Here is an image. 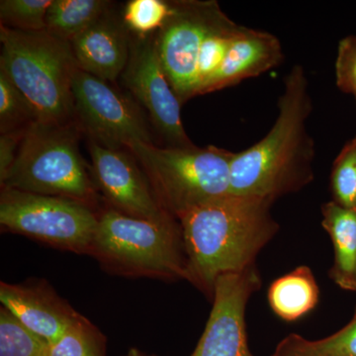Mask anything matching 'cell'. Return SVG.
<instances>
[{
  "label": "cell",
  "mask_w": 356,
  "mask_h": 356,
  "mask_svg": "<svg viewBox=\"0 0 356 356\" xmlns=\"http://www.w3.org/2000/svg\"><path fill=\"white\" fill-rule=\"evenodd\" d=\"M81 134L74 121H35L26 130L1 188L72 199L95 210L97 188L79 152Z\"/></svg>",
  "instance_id": "cell-5"
},
{
  "label": "cell",
  "mask_w": 356,
  "mask_h": 356,
  "mask_svg": "<svg viewBox=\"0 0 356 356\" xmlns=\"http://www.w3.org/2000/svg\"><path fill=\"white\" fill-rule=\"evenodd\" d=\"M273 356H356V309L350 322L332 336L309 341L290 334L280 341Z\"/></svg>",
  "instance_id": "cell-19"
},
{
  "label": "cell",
  "mask_w": 356,
  "mask_h": 356,
  "mask_svg": "<svg viewBox=\"0 0 356 356\" xmlns=\"http://www.w3.org/2000/svg\"><path fill=\"white\" fill-rule=\"evenodd\" d=\"M72 95L74 122L89 140L109 149H126L135 140L154 144L146 114L130 93L79 69Z\"/></svg>",
  "instance_id": "cell-8"
},
{
  "label": "cell",
  "mask_w": 356,
  "mask_h": 356,
  "mask_svg": "<svg viewBox=\"0 0 356 356\" xmlns=\"http://www.w3.org/2000/svg\"><path fill=\"white\" fill-rule=\"evenodd\" d=\"M154 35L132 34L128 64L122 83L147 113L168 147L191 146L181 120V102L170 86L159 60Z\"/></svg>",
  "instance_id": "cell-10"
},
{
  "label": "cell",
  "mask_w": 356,
  "mask_h": 356,
  "mask_svg": "<svg viewBox=\"0 0 356 356\" xmlns=\"http://www.w3.org/2000/svg\"><path fill=\"white\" fill-rule=\"evenodd\" d=\"M312 110L305 70L295 65L285 76L273 128L232 159L229 194L273 203L313 181L316 147L307 128Z\"/></svg>",
  "instance_id": "cell-1"
},
{
  "label": "cell",
  "mask_w": 356,
  "mask_h": 356,
  "mask_svg": "<svg viewBox=\"0 0 356 356\" xmlns=\"http://www.w3.org/2000/svg\"><path fill=\"white\" fill-rule=\"evenodd\" d=\"M132 33L114 6L72 42L79 70L113 83L130 56Z\"/></svg>",
  "instance_id": "cell-14"
},
{
  "label": "cell",
  "mask_w": 356,
  "mask_h": 356,
  "mask_svg": "<svg viewBox=\"0 0 356 356\" xmlns=\"http://www.w3.org/2000/svg\"><path fill=\"white\" fill-rule=\"evenodd\" d=\"M243 28V26L236 24L224 13L210 28L199 55L197 96L201 95L205 84L221 67L227 53Z\"/></svg>",
  "instance_id": "cell-20"
},
{
  "label": "cell",
  "mask_w": 356,
  "mask_h": 356,
  "mask_svg": "<svg viewBox=\"0 0 356 356\" xmlns=\"http://www.w3.org/2000/svg\"><path fill=\"white\" fill-rule=\"evenodd\" d=\"M332 201L356 211V136L337 154L330 175Z\"/></svg>",
  "instance_id": "cell-23"
},
{
  "label": "cell",
  "mask_w": 356,
  "mask_h": 356,
  "mask_svg": "<svg viewBox=\"0 0 356 356\" xmlns=\"http://www.w3.org/2000/svg\"><path fill=\"white\" fill-rule=\"evenodd\" d=\"M336 83L344 93L356 96V35L346 37L337 47Z\"/></svg>",
  "instance_id": "cell-27"
},
{
  "label": "cell",
  "mask_w": 356,
  "mask_h": 356,
  "mask_svg": "<svg viewBox=\"0 0 356 356\" xmlns=\"http://www.w3.org/2000/svg\"><path fill=\"white\" fill-rule=\"evenodd\" d=\"M273 204L229 194L178 218L186 280L212 298L220 276L254 266L259 252L280 229L270 213Z\"/></svg>",
  "instance_id": "cell-2"
},
{
  "label": "cell",
  "mask_w": 356,
  "mask_h": 356,
  "mask_svg": "<svg viewBox=\"0 0 356 356\" xmlns=\"http://www.w3.org/2000/svg\"><path fill=\"white\" fill-rule=\"evenodd\" d=\"M128 149L139 161L161 207L178 218L229 195L235 153L215 146L161 147L135 140Z\"/></svg>",
  "instance_id": "cell-6"
},
{
  "label": "cell",
  "mask_w": 356,
  "mask_h": 356,
  "mask_svg": "<svg viewBox=\"0 0 356 356\" xmlns=\"http://www.w3.org/2000/svg\"><path fill=\"white\" fill-rule=\"evenodd\" d=\"M261 285L255 266L218 278L207 325L191 356H254L248 348L245 309Z\"/></svg>",
  "instance_id": "cell-11"
},
{
  "label": "cell",
  "mask_w": 356,
  "mask_h": 356,
  "mask_svg": "<svg viewBox=\"0 0 356 356\" xmlns=\"http://www.w3.org/2000/svg\"><path fill=\"white\" fill-rule=\"evenodd\" d=\"M104 270L125 277L186 280V257L179 221L168 215L147 220L106 206L89 254Z\"/></svg>",
  "instance_id": "cell-3"
},
{
  "label": "cell",
  "mask_w": 356,
  "mask_h": 356,
  "mask_svg": "<svg viewBox=\"0 0 356 356\" xmlns=\"http://www.w3.org/2000/svg\"><path fill=\"white\" fill-rule=\"evenodd\" d=\"M170 3L172 14L154 33V44L163 72L182 104L197 96L201 47L222 10L213 0H179Z\"/></svg>",
  "instance_id": "cell-9"
},
{
  "label": "cell",
  "mask_w": 356,
  "mask_h": 356,
  "mask_svg": "<svg viewBox=\"0 0 356 356\" xmlns=\"http://www.w3.org/2000/svg\"><path fill=\"white\" fill-rule=\"evenodd\" d=\"M26 130L27 128L1 134V137H0V184H2L6 179L7 175L10 172L11 168L15 163Z\"/></svg>",
  "instance_id": "cell-28"
},
{
  "label": "cell",
  "mask_w": 356,
  "mask_h": 356,
  "mask_svg": "<svg viewBox=\"0 0 356 356\" xmlns=\"http://www.w3.org/2000/svg\"><path fill=\"white\" fill-rule=\"evenodd\" d=\"M38 121L27 98L0 70V132L6 134L29 127Z\"/></svg>",
  "instance_id": "cell-24"
},
{
  "label": "cell",
  "mask_w": 356,
  "mask_h": 356,
  "mask_svg": "<svg viewBox=\"0 0 356 356\" xmlns=\"http://www.w3.org/2000/svg\"><path fill=\"white\" fill-rule=\"evenodd\" d=\"M355 100H356V96H355Z\"/></svg>",
  "instance_id": "cell-30"
},
{
  "label": "cell",
  "mask_w": 356,
  "mask_h": 356,
  "mask_svg": "<svg viewBox=\"0 0 356 356\" xmlns=\"http://www.w3.org/2000/svg\"><path fill=\"white\" fill-rule=\"evenodd\" d=\"M126 356H158L154 355H147V353H143L137 348H131Z\"/></svg>",
  "instance_id": "cell-29"
},
{
  "label": "cell",
  "mask_w": 356,
  "mask_h": 356,
  "mask_svg": "<svg viewBox=\"0 0 356 356\" xmlns=\"http://www.w3.org/2000/svg\"><path fill=\"white\" fill-rule=\"evenodd\" d=\"M93 180L107 206L147 220L172 215L159 204L139 161L128 149H109L89 140Z\"/></svg>",
  "instance_id": "cell-12"
},
{
  "label": "cell",
  "mask_w": 356,
  "mask_h": 356,
  "mask_svg": "<svg viewBox=\"0 0 356 356\" xmlns=\"http://www.w3.org/2000/svg\"><path fill=\"white\" fill-rule=\"evenodd\" d=\"M284 60L282 44L275 35L243 27L221 67L204 86L201 95L261 76Z\"/></svg>",
  "instance_id": "cell-15"
},
{
  "label": "cell",
  "mask_w": 356,
  "mask_h": 356,
  "mask_svg": "<svg viewBox=\"0 0 356 356\" xmlns=\"http://www.w3.org/2000/svg\"><path fill=\"white\" fill-rule=\"evenodd\" d=\"M0 302L30 331L49 343L57 341L79 315L44 280L0 283Z\"/></svg>",
  "instance_id": "cell-13"
},
{
  "label": "cell",
  "mask_w": 356,
  "mask_h": 356,
  "mask_svg": "<svg viewBox=\"0 0 356 356\" xmlns=\"http://www.w3.org/2000/svg\"><path fill=\"white\" fill-rule=\"evenodd\" d=\"M106 337L79 314L62 337L50 344L49 356H107Z\"/></svg>",
  "instance_id": "cell-21"
},
{
  "label": "cell",
  "mask_w": 356,
  "mask_h": 356,
  "mask_svg": "<svg viewBox=\"0 0 356 356\" xmlns=\"http://www.w3.org/2000/svg\"><path fill=\"white\" fill-rule=\"evenodd\" d=\"M98 211L72 199L41 195L2 187L0 226L74 254H89Z\"/></svg>",
  "instance_id": "cell-7"
},
{
  "label": "cell",
  "mask_w": 356,
  "mask_h": 356,
  "mask_svg": "<svg viewBox=\"0 0 356 356\" xmlns=\"http://www.w3.org/2000/svg\"><path fill=\"white\" fill-rule=\"evenodd\" d=\"M53 0H1V26L25 32L46 29V15Z\"/></svg>",
  "instance_id": "cell-26"
},
{
  "label": "cell",
  "mask_w": 356,
  "mask_h": 356,
  "mask_svg": "<svg viewBox=\"0 0 356 356\" xmlns=\"http://www.w3.org/2000/svg\"><path fill=\"white\" fill-rule=\"evenodd\" d=\"M322 226L334 245L330 277L346 291L356 292V211L330 201L322 206Z\"/></svg>",
  "instance_id": "cell-16"
},
{
  "label": "cell",
  "mask_w": 356,
  "mask_h": 356,
  "mask_svg": "<svg viewBox=\"0 0 356 356\" xmlns=\"http://www.w3.org/2000/svg\"><path fill=\"white\" fill-rule=\"evenodd\" d=\"M320 290L308 266H299L273 281L268 289L269 306L276 316L294 322L315 309Z\"/></svg>",
  "instance_id": "cell-17"
},
{
  "label": "cell",
  "mask_w": 356,
  "mask_h": 356,
  "mask_svg": "<svg viewBox=\"0 0 356 356\" xmlns=\"http://www.w3.org/2000/svg\"><path fill=\"white\" fill-rule=\"evenodd\" d=\"M0 70L27 98L38 121H74L72 81L77 65L72 44L46 29L25 32L0 26Z\"/></svg>",
  "instance_id": "cell-4"
},
{
  "label": "cell",
  "mask_w": 356,
  "mask_h": 356,
  "mask_svg": "<svg viewBox=\"0 0 356 356\" xmlns=\"http://www.w3.org/2000/svg\"><path fill=\"white\" fill-rule=\"evenodd\" d=\"M50 343L0 307V356H49Z\"/></svg>",
  "instance_id": "cell-22"
},
{
  "label": "cell",
  "mask_w": 356,
  "mask_h": 356,
  "mask_svg": "<svg viewBox=\"0 0 356 356\" xmlns=\"http://www.w3.org/2000/svg\"><path fill=\"white\" fill-rule=\"evenodd\" d=\"M172 14V3L163 0H130L121 11L133 35L149 36L159 31Z\"/></svg>",
  "instance_id": "cell-25"
},
{
  "label": "cell",
  "mask_w": 356,
  "mask_h": 356,
  "mask_svg": "<svg viewBox=\"0 0 356 356\" xmlns=\"http://www.w3.org/2000/svg\"><path fill=\"white\" fill-rule=\"evenodd\" d=\"M113 6L106 0H53L46 15V30L72 43Z\"/></svg>",
  "instance_id": "cell-18"
}]
</instances>
